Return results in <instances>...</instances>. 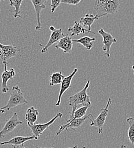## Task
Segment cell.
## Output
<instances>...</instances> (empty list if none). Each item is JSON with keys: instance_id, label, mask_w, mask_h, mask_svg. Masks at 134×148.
Masks as SVG:
<instances>
[{"instance_id": "obj_7", "label": "cell", "mask_w": 134, "mask_h": 148, "mask_svg": "<svg viewBox=\"0 0 134 148\" xmlns=\"http://www.w3.org/2000/svg\"><path fill=\"white\" fill-rule=\"evenodd\" d=\"M50 30L52 32V33L47 44L45 46H43V45L39 44L40 46L42 47V49H41V51L42 53H46L50 47H51L54 43H57L62 38L65 36V34L63 33L62 28L56 29L53 26H50Z\"/></svg>"}, {"instance_id": "obj_31", "label": "cell", "mask_w": 134, "mask_h": 148, "mask_svg": "<svg viewBox=\"0 0 134 148\" xmlns=\"http://www.w3.org/2000/svg\"><path fill=\"white\" fill-rule=\"evenodd\" d=\"M22 148H25V147H23V145H22Z\"/></svg>"}, {"instance_id": "obj_21", "label": "cell", "mask_w": 134, "mask_h": 148, "mask_svg": "<svg viewBox=\"0 0 134 148\" xmlns=\"http://www.w3.org/2000/svg\"><path fill=\"white\" fill-rule=\"evenodd\" d=\"M65 77V76L62 72L53 73L50 76V86L52 87L55 85L61 84Z\"/></svg>"}, {"instance_id": "obj_17", "label": "cell", "mask_w": 134, "mask_h": 148, "mask_svg": "<svg viewBox=\"0 0 134 148\" xmlns=\"http://www.w3.org/2000/svg\"><path fill=\"white\" fill-rule=\"evenodd\" d=\"M102 17L101 16H99L96 14V16H94L93 14L87 13L85 17H82L80 19V23L83 26V27H88V30L89 31H91V25L94 23V22L96 20H98L99 18Z\"/></svg>"}, {"instance_id": "obj_6", "label": "cell", "mask_w": 134, "mask_h": 148, "mask_svg": "<svg viewBox=\"0 0 134 148\" xmlns=\"http://www.w3.org/2000/svg\"><path fill=\"white\" fill-rule=\"evenodd\" d=\"M111 103H112V100L110 97L109 99V100L107 101V103L106 107L104 108H102L101 110L100 113L99 114L98 116L96 118V119L91 121V124L90 125V127H94L96 128L98 130L99 134H102L103 133V128L106 120V117L108 114L109 108L111 104Z\"/></svg>"}, {"instance_id": "obj_27", "label": "cell", "mask_w": 134, "mask_h": 148, "mask_svg": "<svg viewBox=\"0 0 134 148\" xmlns=\"http://www.w3.org/2000/svg\"><path fill=\"white\" fill-rule=\"evenodd\" d=\"M121 148H128V147L126 146V145H122V146H121Z\"/></svg>"}, {"instance_id": "obj_32", "label": "cell", "mask_w": 134, "mask_h": 148, "mask_svg": "<svg viewBox=\"0 0 134 148\" xmlns=\"http://www.w3.org/2000/svg\"><path fill=\"white\" fill-rule=\"evenodd\" d=\"M1 1H5V0H0V2H1Z\"/></svg>"}, {"instance_id": "obj_19", "label": "cell", "mask_w": 134, "mask_h": 148, "mask_svg": "<svg viewBox=\"0 0 134 148\" xmlns=\"http://www.w3.org/2000/svg\"><path fill=\"white\" fill-rule=\"evenodd\" d=\"M95 38H90V37L85 36L81 37L78 39H73V42H76L80 43L83 46H84L87 50H90L93 47V42L96 40Z\"/></svg>"}, {"instance_id": "obj_15", "label": "cell", "mask_w": 134, "mask_h": 148, "mask_svg": "<svg viewBox=\"0 0 134 148\" xmlns=\"http://www.w3.org/2000/svg\"><path fill=\"white\" fill-rule=\"evenodd\" d=\"M16 75V72L14 69H11L10 70L8 69L5 70L2 73V84H1V91L2 92L6 93L9 90V87H8V82L9 80L13 79Z\"/></svg>"}, {"instance_id": "obj_25", "label": "cell", "mask_w": 134, "mask_h": 148, "mask_svg": "<svg viewBox=\"0 0 134 148\" xmlns=\"http://www.w3.org/2000/svg\"><path fill=\"white\" fill-rule=\"evenodd\" d=\"M82 0H62L61 3H66L68 5H77L79 4Z\"/></svg>"}, {"instance_id": "obj_23", "label": "cell", "mask_w": 134, "mask_h": 148, "mask_svg": "<svg viewBox=\"0 0 134 148\" xmlns=\"http://www.w3.org/2000/svg\"><path fill=\"white\" fill-rule=\"evenodd\" d=\"M90 106H82L79 108H77V110L74 112L73 116L69 118V120L71 119H80L83 117L86 116V112L87 110L89 109Z\"/></svg>"}, {"instance_id": "obj_10", "label": "cell", "mask_w": 134, "mask_h": 148, "mask_svg": "<svg viewBox=\"0 0 134 148\" xmlns=\"http://www.w3.org/2000/svg\"><path fill=\"white\" fill-rule=\"evenodd\" d=\"M21 124H22V122L19 119L17 113H14L12 117L6 121L3 128L0 131V138H3L8 134L12 132L18 125Z\"/></svg>"}, {"instance_id": "obj_24", "label": "cell", "mask_w": 134, "mask_h": 148, "mask_svg": "<svg viewBox=\"0 0 134 148\" xmlns=\"http://www.w3.org/2000/svg\"><path fill=\"white\" fill-rule=\"evenodd\" d=\"M62 0H51V13H53L58 7L60 5Z\"/></svg>"}, {"instance_id": "obj_20", "label": "cell", "mask_w": 134, "mask_h": 148, "mask_svg": "<svg viewBox=\"0 0 134 148\" xmlns=\"http://www.w3.org/2000/svg\"><path fill=\"white\" fill-rule=\"evenodd\" d=\"M23 0H9V5L10 6L14 8V10H11L13 12V17L15 18H22L20 15L21 13V6L22 4Z\"/></svg>"}, {"instance_id": "obj_1", "label": "cell", "mask_w": 134, "mask_h": 148, "mask_svg": "<svg viewBox=\"0 0 134 148\" xmlns=\"http://www.w3.org/2000/svg\"><path fill=\"white\" fill-rule=\"evenodd\" d=\"M90 84V81L88 80L85 87L81 91L69 97V106L72 107V111L70 113V117H71L73 116L74 112L78 108L79 106H90L91 105L90 96L87 93Z\"/></svg>"}, {"instance_id": "obj_29", "label": "cell", "mask_w": 134, "mask_h": 148, "mask_svg": "<svg viewBox=\"0 0 134 148\" xmlns=\"http://www.w3.org/2000/svg\"><path fill=\"white\" fill-rule=\"evenodd\" d=\"M131 69L134 70V73H133V74H134V65H133V66H132V67H131Z\"/></svg>"}, {"instance_id": "obj_8", "label": "cell", "mask_w": 134, "mask_h": 148, "mask_svg": "<svg viewBox=\"0 0 134 148\" xmlns=\"http://www.w3.org/2000/svg\"><path fill=\"white\" fill-rule=\"evenodd\" d=\"M62 115L63 114L61 112H59L53 119H52L46 123L37 124H35L33 125L29 126V128H30L32 132L36 137V140H38L40 136L43 133V132L46 129H47L51 125H52L57 119L61 118L62 117Z\"/></svg>"}, {"instance_id": "obj_4", "label": "cell", "mask_w": 134, "mask_h": 148, "mask_svg": "<svg viewBox=\"0 0 134 148\" xmlns=\"http://www.w3.org/2000/svg\"><path fill=\"white\" fill-rule=\"evenodd\" d=\"M23 49H19L13 45H5L0 43V58L5 66V70L8 69V60L18 56Z\"/></svg>"}, {"instance_id": "obj_26", "label": "cell", "mask_w": 134, "mask_h": 148, "mask_svg": "<svg viewBox=\"0 0 134 148\" xmlns=\"http://www.w3.org/2000/svg\"><path fill=\"white\" fill-rule=\"evenodd\" d=\"M0 113H5V110H2L1 108H0Z\"/></svg>"}, {"instance_id": "obj_3", "label": "cell", "mask_w": 134, "mask_h": 148, "mask_svg": "<svg viewBox=\"0 0 134 148\" xmlns=\"http://www.w3.org/2000/svg\"><path fill=\"white\" fill-rule=\"evenodd\" d=\"M26 104H27V101L25 98L19 86H14L12 88V91L10 93V97L8 103L5 107L1 108L9 111L13 108Z\"/></svg>"}, {"instance_id": "obj_5", "label": "cell", "mask_w": 134, "mask_h": 148, "mask_svg": "<svg viewBox=\"0 0 134 148\" xmlns=\"http://www.w3.org/2000/svg\"><path fill=\"white\" fill-rule=\"evenodd\" d=\"M89 120L90 121H92L93 119V115L91 113L89 114L88 115H86L84 116L83 117L80 118V119H71V120H66L67 123L65 125H63L60 126L59 128V130L56 132V135L58 136L60 134L63 130H66L67 132H69L70 129L76 131L75 128H78L80 126H82L83 123L87 120Z\"/></svg>"}, {"instance_id": "obj_28", "label": "cell", "mask_w": 134, "mask_h": 148, "mask_svg": "<svg viewBox=\"0 0 134 148\" xmlns=\"http://www.w3.org/2000/svg\"><path fill=\"white\" fill-rule=\"evenodd\" d=\"M77 148V146H74V147H70V148ZM36 148H39V147H37Z\"/></svg>"}, {"instance_id": "obj_16", "label": "cell", "mask_w": 134, "mask_h": 148, "mask_svg": "<svg viewBox=\"0 0 134 148\" xmlns=\"http://www.w3.org/2000/svg\"><path fill=\"white\" fill-rule=\"evenodd\" d=\"M68 32L70 33L71 37H73L74 36H79L80 34H84L86 32L89 33H93L94 34H96V33L95 32H93L91 31H89L88 29L85 28V27H83L80 23L78 22L77 21H76L74 22V25L69 27L68 29Z\"/></svg>"}, {"instance_id": "obj_22", "label": "cell", "mask_w": 134, "mask_h": 148, "mask_svg": "<svg viewBox=\"0 0 134 148\" xmlns=\"http://www.w3.org/2000/svg\"><path fill=\"white\" fill-rule=\"evenodd\" d=\"M127 123L129 124V128L128 130V137L131 143L134 145V119L133 117H129L127 119Z\"/></svg>"}, {"instance_id": "obj_14", "label": "cell", "mask_w": 134, "mask_h": 148, "mask_svg": "<svg viewBox=\"0 0 134 148\" xmlns=\"http://www.w3.org/2000/svg\"><path fill=\"white\" fill-rule=\"evenodd\" d=\"M35 10L37 25L36 27V30L39 31L42 29V24L41 22V11L46 8V2L48 0H30Z\"/></svg>"}, {"instance_id": "obj_13", "label": "cell", "mask_w": 134, "mask_h": 148, "mask_svg": "<svg viewBox=\"0 0 134 148\" xmlns=\"http://www.w3.org/2000/svg\"><path fill=\"white\" fill-rule=\"evenodd\" d=\"M73 46V41L71 37L69 35H65L62 38L56 45V48L61 49L65 53H70Z\"/></svg>"}, {"instance_id": "obj_11", "label": "cell", "mask_w": 134, "mask_h": 148, "mask_svg": "<svg viewBox=\"0 0 134 148\" xmlns=\"http://www.w3.org/2000/svg\"><path fill=\"white\" fill-rule=\"evenodd\" d=\"M77 72H78V69H75L71 74L67 76H65L63 78V79L61 83V86H60V89L59 95H58L57 102L56 104V106L58 107L60 105L63 93L71 87L72 80H73V77H74V76L76 75V74H77Z\"/></svg>"}, {"instance_id": "obj_12", "label": "cell", "mask_w": 134, "mask_h": 148, "mask_svg": "<svg viewBox=\"0 0 134 148\" xmlns=\"http://www.w3.org/2000/svg\"><path fill=\"white\" fill-rule=\"evenodd\" d=\"M36 140L35 136L33 135L30 137H23V136H16L10 139L9 141L0 143V145H10L13 147L14 148H19L20 145H23V144L27 141Z\"/></svg>"}, {"instance_id": "obj_18", "label": "cell", "mask_w": 134, "mask_h": 148, "mask_svg": "<svg viewBox=\"0 0 134 148\" xmlns=\"http://www.w3.org/2000/svg\"><path fill=\"white\" fill-rule=\"evenodd\" d=\"M38 114V111L34 107H31L27 109L26 113V120L29 127L35 124Z\"/></svg>"}, {"instance_id": "obj_2", "label": "cell", "mask_w": 134, "mask_h": 148, "mask_svg": "<svg viewBox=\"0 0 134 148\" xmlns=\"http://www.w3.org/2000/svg\"><path fill=\"white\" fill-rule=\"evenodd\" d=\"M120 7V0H96L94 9L98 15L104 17L114 14Z\"/></svg>"}, {"instance_id": "obj_30", "label": "cell", "mask_w": 134, "mask_h": 148, "mask_svg": "<svg viewBox=\"0 0 134 148\" xmlns=\"http://www.w3.org/2000/svg\"><path fill=\"white\" fill-rule=\"evenodd\" d=\"M86 148V147H82V148Z\"/></svg>"}, {"instance_id": "obj_9", "label": "cell", "mask_w": 134, "mask_h": 148, "mask_svg": "<svg viewBox=\"0 0 134 148\" xmlns=\"http://www.w3.org/2000/svg\"><path fill=\"white\" fill-rule=\"evenodd\" d=\"M98 33L103 38L102 43L103 46L102 47V50L104 52V54L107 58H110V50L111 46L113 43H116V39L110 34L104 30L103 29H100Z\"/></svg>"}]
</instances>
